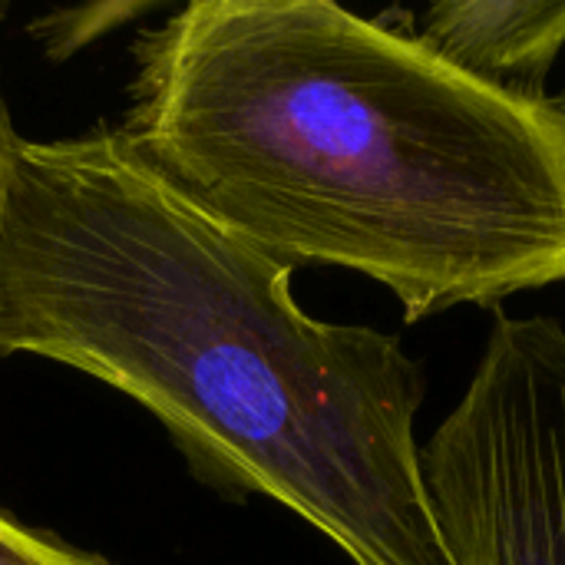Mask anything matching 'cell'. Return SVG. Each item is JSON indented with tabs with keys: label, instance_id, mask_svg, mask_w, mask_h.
I'll return each mask as SVG.
<instances>
[{
	"label": "cell",
	"instance_id": "obj_1",
	"mask_svg": "<svg viewBox=\"0 0 565 565\" xmlns=\"http://www.w3.org/2000/svg\"><path fill=\"white\" fill-rule=\"evenodd\" d=\"M291 271L166 192L116 132L10 149L0 354L129 394L199 480L288 507L354 565H454L417 444L420 364L394 334L305 315Z\"/></svg>",
	"mask_w": 565,
	"mask_h": 565
},
{
	"label": "cell",
	"instance_id": "obj_2",
	"mask_svg": "<svg viewBox=\"0 0 565 565\" xmlns=\"http://www.w3.org/2000/svg\"><path fill=\"white\" fill-rule=\"evenodd\" d=\"M132 162L288 265L404 318L565 281V109L503 96L328 0H192L136 43Z\"/></svg>",
	"mask_w": 565,
	"mask_h": 565
},
{
	"label": "cell",
	"instance_id": "obj_5",
	"mask_svg": "<svg viewBox=\"0 0 565 565\" xmlns=\"http://www.w3.org/2000/svg\"><path fill=\"white\" fill-rule=\"evenodd\" d=\"M0 565H109L99 556L66 550L53 540L33 536L0 513Z\"/></svg>",
	"mask_w": 565,
	"mask_h": 565
},
{
	"label": "cell",
	"instance_id": "obj_4",
	"mask_svg": "<svg viewBox=\"0 0 565 565\" xmlns=\"http://www.w3.org/2000/svg\"><path fill=\"white\" fill-rule=\"evenodd\" d=\"M414 36L470 79L526 103H550V70L565 46V0H444Z\"/></svg>",
	"mask_w": 565,
	"mask_h": 565
},
{
	"label": "cell",
	"instance_id": "obj_3",
	"mask_svg": "<svg viewBox=\"0 0 565 565\" xmlns=\"http://www.w3.org/2000/svg\"><path fill=\"white\" fill-rule=\"evenodd\" d=\"M454 565H565V328L497 318L457 407L424 447Z\"/></svg>",
	"mask_w": 565,
	"mask_h": 565
},
{
	"label": "cell",
	"instance_id": "obj_6",
	"mask_svg": "<svg viewBox=\"0 0 565 565\" xmlns=\"http://www.w3.org/2000/svg\"><path fill=\"white\" fill-rule=\"evenodd\" d=\"M556 103H559V106H563V109H565V93H563V96H556Z\"/></svg>",
	"mask_w": 565,
	"mask_h": 565
}]
</instances>
